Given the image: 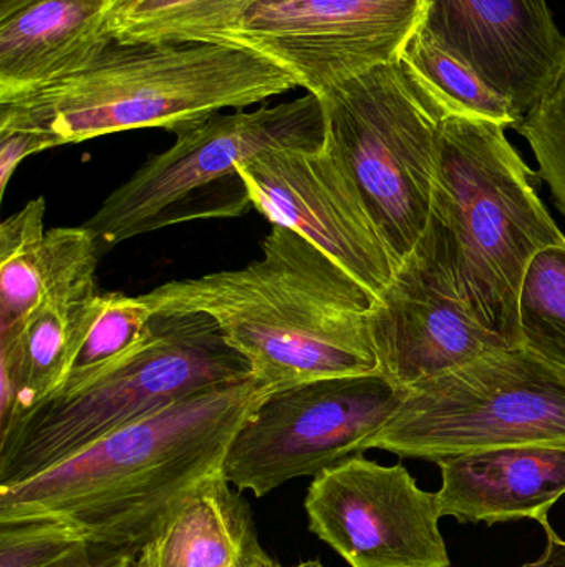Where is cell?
<instances>
[{
  "label": "cell",
  "instance_id": "6da1fadb",
  "mask_svg": "<svg viewBox=\"0 0 565 567\" xmlns=\"http://www.w3.org/2000/svg\"><path fill=\"white\" fill-rule=\"evenodd\" d=\"M268 383L198 390L19 485L0 488V522L56 519L96 545L142 551L186 498L219 475Z\"/></svg>",
  "mask_w": 565,
  "mask_h": 567
},
{
  "label": "cell",
  "instance_id": "7a4b0ae2",
  "mask_svg": "<svg viewBox=\"0 0 565 567\" xmlns=\"http://www.w3.org/2000/svg\"><path fill=\"white\" fill-rule=\"evenodd\" d=\"M262 256L241 269L142 293L153 313H206L272 390L378 370L368 312L375 297L325 252L272 226Z\"/></svg>",
  "mask_w": 565,
  "mask_h": 567
},
{
  "label": "cell",
  "instance_id": "3957f363",
  "mask_svg": "<svg viewBox=\"0 0 565 567\" xmlns=\"http://www.w3.org/2000/svg\"><path fill=\"white\" fill-rule=\"evenodd\" d=\"M297 86L292 73L249 50L112 42L70 72L0 96V130L40 133L55 146L139 128L176 135Z\"/></svg>",
  "mask_w": 565,
  "mask_h": 567
},
{
  "label": "cell",
  "instance_id": "277c9868",
  "mask_svg": "<svg viewBox=\"0 0 565 567\" xmlns=\"http://www.w3.org/2000/svg\"><path fill=\"white\" fill-rule=\"evenodd\" d=\"M540 179L506 126L468 116L441 123L428 223L464 302L510 347L523 346L520 299L531 262L565 243L537 192Z\"/></svg>",
  "mask_w": 565,
  "mask_h": 567
},
{
  "label": "cell",
  "instance_id": "5b68a950",
  "mask_svg": "<svg viewBox=\"0 0 565 567\" xmlns=\"http://www.w3.org/2000/svg\"><path fill=\"white\" fill-rule=\"evenodd\" d=\"M206 313H155L132 350L69 377L0 432V488L19 485L79 455L109 433L198 390L251 379Z\"/></svg>",
  "mask_w": 565,
  "mask_h": 567
},
{
  "label": "cell",
  "instance_id": "8992f818",
  "mask_svg": "<svg viewBox=\"0 0 565 567\" xmlns=\"http://www.w3.org/2000/svg\"><path fill=\"white\" fill-rule=\"evenodd\" d=\"M327 140L314 93L252 112L215 115L176 133L83 223L100 255L116 245L198 219L241 218L252 199L239 166L269 150H318Z\"/></svg>",
  "mask_w": 565,
  "mask_h": 567
},
{
  "label": "cell",
  "instance_id": "52a82bcc",
  "mask_svg": "<svg viewBox=\"0 0 565 567\" xmlns=\"http://www.w3.org/2000/svg\"><path fill=\"white\" fill-rule=\"evenodd\" d=\"M327 143L357 185L395 261L428 225L443 100L404 59L318 95Z\"/></svg>",
  "mask_w": 565,
  "mask_h": 567
},
{
  "label": "cell",
  "instance_id": "ba28073f",
  "mask_svg": "<svg viewBox=\"0 0 565 567\" xmlns=\"http://www.w3.org/2000/svg\"><path fill=\"white\" fill-rule=\"evenodd\" d=\"M405 390L367 450L438 463L506 446H565V369L527 347L493 350Z\"/></svg>",
  "mask_w": 565,
  "mask_h": 567
},
{
  "label": "cell",
  "instance_id": "9c48e42d",
  "mask_svg": "<svg viewBox=\"0 0 565 567\" xmlns=\"http://www.w3.org/2000/svg\"><path fill=\"white\" fill-rule=\"evenodd\" d=\"M405 392L380 370L272 390L236 433L222 476L262 498L292 480L364 455Z\"/></svg>",
  "mask_w": 565,
  "mask_h": 567
},
{
  "label": "cell",
  "instance_id": "30bf717a",
  "mask_svg": "<svg viewBox=\"0 0 565 567\" xmlns=\"http://www.w3.org/2000/svg\"><path fill=\"white\" fill-rule=\"evenodd\" d=\"M427 10L428 0H254L236 47L271 60L318 96L400 60Z\"/></svg>",
  "mask_w": 565,
  "mask_h": 567
},
{
  "label": "cell",
  "instance_id": "8fae6325",
  "mask_svg": "<svg viewBox=\"0 0 565 567\" xmlns=\"http://www.w3.org/2000/svg\"><path fill=\"white\" fill-rule=\"evenodd\" d=\"M308 529L350 567H451L437 493L404 465L352 456L312 480Z\"/></svg>",
  "mask_w": 565,
  "mask_h": 567
},
{
  "label": "cell",
  "instance_id": "7c38bea8",
  "mask_svg": "<svg viewBox=\"0 0 565 567\" xmlns=\"http://www.w3.org/2000/svg\"><path fill=\"white\" fill-rule=\"evenodd\" d=\"M252 206L307 239L377 297L398 262L331 146L269 150L239 166Z\"/></svg>",
  "mask_w": 565,
  "mask_h": 567
},
{
  "label": "cell",
  "instance_id": "4fadbf2b",
  "mask_svg": "<svg viewBox=\"0 0 565 567\" xmlns=\"http://www.w3.org/2000/svg\"><path fill=\"white\" fill-rule=\"evenodd\" d=\"M378 370L408 389L508 346L471 312L428 223L368 312Z\"/></svg>",
  "mask_w": 565,
  "mask_h": 567
},
{
  "label": "cell",
  "instance_id": "5bb4252c",
  "mask_svg": "<svg viewBox=\"0 0 565 567\" xmlns=\"http://www.w3.org/2000/svg\"><path fill=\"white\" fill-rule=\"evenodd\" d=\"M423 25L506 96L520 122L564 76L565 35L546 0H428Z\"/></svg>",
  "mask_w": 565,
  "mask_h": 567
},
{
  "label": "cell",
  "instance_id": "9a60e30c",
  "mask_svg": "<svg viewBox=\"0 0 565 567\" xmlns=\"http://www.w3.org/2000/svg\"><path fill=\"white\" fill-rule=\"evenodd\" d=\"M441 516L460 523L531 519L550 528V512L565 495V446H506L437 463Z\"/></svg>",
  "mask_w": 565,
  "mask_h": 567
},
{
  "label": "cell",
  "instance_id": "2e32d148",
  "mask_svg": "<svg viewBox=\"0 0 565 567\" xmlns=\"http://www.w3.org/2000/svg\"><path fill=\"white\" fill-rule=\"evenodd\" d=\"M100 255L85 228L45 229V199H32L0 225V330L19 323L46 299L96 290Z\"/></svg>",
  "mask_w": 565,
  "mask_h": 567
},
{
  "label": "cell",
  "instance_id": "e0dca14e",
  "mask_svg": "<svg viewBox=\"0 0 565 567\" xmlns=\"http://www.w3.org/2000/svg\"><path fill=\"white\" fill-rule=\"evenodd\" d=\"M102 302L100 292L46 299L0 330V432L62 385Z\"/></svg>",
  "mask_w": 565,
  "mask_h": 567
},
{
  "label": "cell",
  "instance_id": "ac0fdd59",
  "mask_svg": "<svg viewBox=\"0 0 565 567\" xmlns=\"http://www.w3.org/2000/svg\"><path fill=\"white\" fill-rule=\"evenodd\" d=\"M106 0H39L0 19V96L82 65L115 40Z\"/></svg>",
  "mask_w": 565,
  "mask_h": 567
},
{
  "label": "cell",
  "instance_id": "d6986e66",
  "mask_svg": "<svg viewBox=\"0 0 565 567\" xmlns=\"http://www.w3.org/2000/svg\"><path fill=\"white\" fill-rule=\"evenodd\" d=\"M231 486L222 473L201 483L143 546L136 567H252L268 558L248 499Z\"/></svg>",
  "mask_w": 565,
  "mask_h": 567
},
{
  "label": "cell",
  "instance_id": "ffe728a7",
  "mask_svg": "<svg viewBox=\"0 0 565 567\" xmlns=\"http://www.w3.org/2000/svg\"><path fill=\"white\" fill-rule=\"evenodd\" d=\"M254 0H106L105 25L119 45L209 43L236 47Z\"/></svg>",
  "mask_w": 565,
  "mask_h": 567
},
{
  "label": "cell",
  "instance_id": "44dd1931",
  "mask_svg": "<svg viewBox=\"0 0 565 567\" xmlns=\"http://www.w3.org/2000/svg\"><path fill=\"white\" fill-rule=\"evenodd\" d=\"M401 59L443 100L450 116L488 120L506 128L520 123L510 100L481 79L467 60L448 49L427 27L421 25L415 32Z\"/></svg>",
  "mask_w": 565,
  "mask_h": 567
},
{
  "label": "cell",
  "instance_id": "7402d4cb",
  "mask_svg": "<svg viewBox=\"0 0 565 567\" xmlns=\"http://www.w3.org/2000/svg\"><path fill=\"white\" fill-rule=\"evenodd\" d=\"M523 346L565 369V243L531 262L520 299Z\"/></svg>",
  "mask_w": 565,
  "mask_h": 567
},
{
  "label": "cell",
  "instance_id": "603a6c76",
  "mask_svg": "<svg viewBox=\"0 0 565 567\" xmlns=\"http://www.w3.org/2000/svg\"><path fill=\"white\" fill-rule=\"evenodd\" d=\"M151 312L142 296L103 293L102 310L83 342L69 377L85 375L125 355L145 336Z\"/></svg>",
  "mask_w": 565,
  "mask_h": 567
},
{
  "label": "cell",
  "instance_id": "cb8c5ba5",
  "mask_svg": "<svg viewBox=\"0 0 565 567\" xmlns=\"http://www.w3.org/2000/svg\"><path fill=\"white\" fill-rule=\"evenodd\" d=\"M537 162L554 205L565 218V73L561 82L516 126Z\"/></svg>",
  "mask_w": 565,
  "mask_h": 567
},
{
  "label": "cell",
  "instance_id": "d4e9b609",
  "mask_svg": "<svg viewBox=\"0 0 565 567\" xmlns=\"http://www.w3.org/2000/svg\"><path fill=\"white\" fill-rule=\"evenodd\" d=\"M86 545L90 542L56 519L0 522V567H55Z\"/></svg>",
  "mask_w": 565,
  "mask_h": 567
},
{
  "label": "cell",
  "instance_id": "484cf974",
  "mask_svg": "<svg viewBox=\"0 0 565 567\" xmlns=\"http://www.w3.org/2000/svg\"><path fill=\"white\" fill-rule=\"evenodd\" d=\"M56 148L49 136L22 130H0V198L6 196L13 173L27 156Z\"/></svg>",
  "mask_w": 565,
  "mask_h": 567
},
{
  "label": "cell",
  "instance_id": "4316f807",
  "mask_svg": "<svg viewBox=\"0 0 565 567\" xmlns=\"http://www.w3.org/2000/svg\"><path fill=\"white\" fill-rule=\"evenodd\" d=\"M138 549L90 543L55 567H136Z\"/></svg>",
  "mask_w": 565,
  "mask_h": 567
},
{
  "label": "cell",
  "instance_id": "83f0119b",
  "mask_svg": "<svg viewBox=\"0 0 565 567\" xmlns=\"http://www.w3.org/2000/svg\"><path fill=\"white\" fill-rule=\"evenodd\" d=\"M547 536L546 551L540 561L523 567H565V542L554 532L553 526L544 529Z\"/></svg>",
  "mask_w": 565,
  "mask_h": 567
},
{
  "label": "cell",
  "instance_id": "f1b7e54d",
  "mask_svg": "<svg viewBox=\"0 0 565 567\" xmlns=\"http://www.w3.org/2000/svg\"><path fill=\"white\" fill-rule=\"evenodd\" d=\"M33 2H39V0H0V19Z\"/></svg>",
  "mask_w": 565,
  "mask_h": 567
},
{
  "label": "cell",
  "instance_id": "f546056e",
  "mask_svg": "<svg viewBox=\"0 0 565 567\" xmlns=\"http://www.w3.org/2000/svg\"><path fill=\"white\" fill-rule=\"evenodd\" d=\"M259 567H327V566L322 565V563L318 561V559H312V561L301 563V565H297V566H282V565H278V563H275V561H272L271 556H269V558L265 559V561L262 563V565Z\"/></svg>",
  "mask_w": 565,
  "mask_h": 567
},
{
  "label": "cell",
  "instance_id": "4dcf8cb0",
  "mask_svg": "<svg viewBox=\"0 0 565 567\" xmlns=\"http://www.w3.org/2000/svg\"><path fill=\"white\" fill-rule=\"evenodd\" d=\"M268 558H269V556H268ZM268 558H265V559H268ZM265 559H262V561H261V563H259V565H255V566H252V567H259V566H261V565H262V563H264V561H265Z\"/></svg>",
  "mask_w": 565,
  "mask_h": 567
}]
</instances>
